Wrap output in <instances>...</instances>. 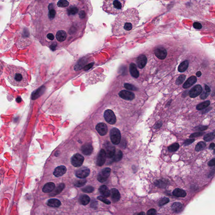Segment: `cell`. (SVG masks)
<instances>
[{
  "label": "cell",
  "mask_w": 215,
  "mask_h": 215,
  "mask_svg": "<svg viewBox=\"0 0 215 215\" xmlns=\"http://www.w3.org/2000/svg\"><path fill=\"white\" fill-rule=\"evenodd\" d=\"M110 138L113 144L118 145L121 140V134L119 130L117 128H113L110 132Z\"/></svg>",
  "instance_id": "5b68a950"
},
{
  "label": "cell",
  "mask_w": 215,
  "mask_h": 215,
  "mask_svg": "<svg viewBox=\"0 0 215 215\" xmlns=\"http://www.w3.org/2000/svg\"><path fill=\"white\" fill-rule=\"evenodd\" d=\"M215 170H213L212 171H211V172L210 173V174L208 175L209 177H211L212 176H213L214 173H215Z\"/></svg>",
  "instance_id": "f907efd6"
},
{
  "label": "cell",
  "mask_w": 215,
  "mask_h": 215,
  "mask_svg": "<svg viewBox=\"0 0 215 215\" xmlns=\"http://www.w3.org/2000/svg\"><path fill=\"white\" fill-rule=\"evenodd\" d=\"M202 87L200 85H196L193 87L189 92V95L191 98H195L198 96L202 93Z\"/></svg>",
  "instance_id": "8fae6325"
},
{
  "label": "cell",
  "mask_w": 215,
  "mask_h": 215,
  "mask_svg": "<svg viewBox=\"0 0 215 215\" xmlns=\"http://www.w3.org/2000/svg\"><path fill=\"white\" fill-rule=\"evenodd\" d=\"M96 129L101 136H104L107 134L108 129L106 124L104 123H100L96 126Z\"/></svg>",
  "instance_id": "5bb4252c"
},
{
  "label": "cell",
  "mask_w": 215,
  "mask_h": 215,
  "mask_svg": "<svg viewBox=\"0 0 215 215\" xmlns=\"http://www.w3.org/2000/svg\"><path fill=\"white\" fill-rule=\"evenodd\" d=\"M189 62L188 60H185L180 64L178 68V70L179 72H183L187 69L189 67Z\"/></svg>",
  "instance_id": "4316f807"
},
{
  "label": "cell",
  "mask_w": 215,
  "mask_h": 215,
  "mask_svg": "<svg viewBox=\"0 0 215 215\" xmlns=\"http://www.w3.org/2000/svg\"><path fill=\"white\" fill-rule=\"evenodd\" d=\"M111 198L112 200L114 202H116L120 199L121 197L119 191L115 188L111 189Z\"/></svg>",
  "instance_id": "ffe728a7"
},
{
  "label": "cell",
  "mask_w": 215,
  "mask_h": 215,
  "mask_svg": "<svg viewBox=\"0 0 215 215\" xmlns=\"http://www.w3.org/2000/svg\"><path fill=\"white\" fill-rule=\"evenodd\" d=\"M147 62V59L144 55H140L137 59V63L138 68L143 69L145 66Z\"/></svg>",
  "instance_id": "2e32d148"
},
{
  "label": "cell",
  "mask_w": 215,
  "mask_h": 215,
  "mask_svg": "<svg viewBox=\"0 0 215 215\" xmlns=\"http://www.w3.org/2000/svg\"><path fill=\"white\" fill-rule=\"evenodd\" d=\"M215 144L214 143H212L210 144V146H209V149H211V150H212V149H213L215 148Z\"/></svg>",
  "instance_id": "681fc988"
},
{
  "label": "cell",
  "mask_w": 215,
  "mask_h": 215,
  "mask_svg": "<svg viewBox=\"0 0 215 215\" xmlns=\"http://www.w3.org/2000/svg\"><path fill=\"white\" fill-rule=\"evenodd\" d=\"M201 75H202V73L200 71H198L196 73V76L198 77H200Z\"/></svg>",
  "instance_id": "816d5d0a"
},
{
  "label": "cell",
  "mask_w": 215,
  "mask_h": 215,
  "mask_svg": "<svg viewBox=\"0 0 215 215\" xmlns=\"http://www.w3.org/2000/svg\"><path fill=\"white\" fill-rule=\"evenodd\" d=\"M106 157H107V155H106L105 150L104 149H101L100 150L97 157V165L99 166H101L103 165L106 162Z\"/></svg>",
  "instance_id": "30bf717a"
},
{
  "label": "cell",
  "mask_w": 215,
  "mask_h": 215,
  "mask_svg": "<svg viewBox=\"0 0 215 215\" xmlns=\"http://www.w3.org/2000/svg\"><path fill=\"white\" fill-rule=\"evenodd\" d=\"M210 87H209L207 85H205V90L203 91L202 92V94H201L200 96V98L202 100L206 99V98H207V97L208 96V95L210 94Z\"/></svg>",
  "instance_id": "f1b7e54d"
},
{
  "label": "cell",
  "mask_w": 215,
  "mask_h": 215,
  "mask_svg": "<svg viewBox=\"0 0 215 215\" xmlns=\"http://www.w3.org/2000/svg\"><path fill=\"white\" fill-rule=\"evenodd\" d=\"M104 117L106 121L110 124H114L116 122V116L111 110L108 109L105 111Z\"/></svg>",
  "instance_id": "8992f818"
},
{
  "label": "cell",
  "mask_w": 215,
  "mask_h": 215,
  "mask_svg": "<svg viewBox=\"0 0 215 215\" xmlns=\"http://www.w3.org/2000/svg\"><path fill=\"white\" fill-rule=\"evenodd\" d=\"M129 72L133 77L137 78L139 76V72L137 69L136 66L134 63H131L129 65Z\"/></svg>",
  "instance_id": "44dd1931"
},
{
  "label": "cell",
  "mask_w": 215,
  "mask_h": 215,
  "mask_svg": "<svg viewBox=\"0 0 215 215\" xmlns=\"http://www.w3.org/2000/svg\"><path fill=\"white\" fill-rule=\"evenodd\" d=\"M145 212H140L138 214V215H145Z\"/></svg>",
  "instance_id": "db71d44e"
},
{
  "label": "cell",
  "mask_w": 215,
  "mask_h": 215,
  "mask_svg": "<svg viewBox=\"0 0 215 215\" xmlns=\"http://www.w3.org/2000/svg\"><path fill=\"white\" fill-rule=\"evenodd\" d=\"M162 124H160V123H159L158 124H157L156 125V128H160V126H161Z\"/></svg>",
  "instance_id": "f5cc1de1"
},
{
  "label": "cell",
  "mask_w": 215,
  "mask_h": 215,
  "mask_svg": "<svg viewBox=\"0 0 215 215\" xmlns=\"http://www.w3.org/2000/svg\"><path fill=\"white\" fill-rule=\"evenodd\" d=\"M156 213V210L154 209H151L147 211V214L148 215H155Z\"/></svg>",
  "instance_id": "7dc6e473"
},
{
  "label": "cell",
  "mask_w": 215,
  "mask_h": 215,
  "mask_svg": "<svg viewBox=\"0 0 215 215\" xmlns=\"http://www.w3.org/2000/svg\"><path fill=\"white\" fill-rule=\"evenodd\" d=\"M100 194L105 197H108L111 195V192L108 187L106 185H102L99 189Z\"/></svg>",
  "instance_id": "603a6c76"
},
{
  "label": "cell",
  "mask_w": 215,
  "mask_h": 215,
  "mask_svg": "<svg viewBox=\"0 0 215 215\" xmlns=\"http://www.w3.org/2000/svg\"><path fill=\"white\" fill-rule=\"evenodd\" d=\"M126 0H104L102 9L106 13L116 15L122 12Z\"/></svg>",
  "instance_id": "277c9868"
},
{
  "label": "cell",
  "mask_w": 215,
  "mask_h": 215,
  "mask_svg": "<svg viewBox=\"0 0 215 215\" xmlns=\"http://www.w3.org/2000/svg\"><path fill=\"white\" fill-rule=\"evenodd\" d=\"M97 199H98V200H99L102 201V202H104L107 205H109V204H110L111 203V202H110L109 200L107 199L106 198H105V197H103V196H98V197H97Z\"/></svg>",
  "instance_id": "b9f144b4"
},
{
  "label": "cell",
  "mask_w": 215,
  "mask_h": 215,
  "mask_svg": "<svg viewBox=\"0 0 215 215\" xmlns=\"http://www.w3.org/2000/svg\"><path fill=\"white\" fill-rule=\"evenodd\" d=\"M207 164H208V165L210 166H215V158H214L210 160Z\"/></svg>",
  "instance_id": "c3c4849f"
},
{
  "label": "cell",
  "mask_w": 215,
  "mask_h": 215,
  "mask_svg": "<svg viewBox=\"0 0 215 215\" xmlns=\"http://www.w3.org/2000/svg\"><path fill=\"white\" fill-rule=\"evenodd\" d=\"M197 77L194 76H192L190 77H189L188 79L186 80L184 85H183V87L184 89H187L189 87H190L192 85H194L196 82H197Z\"/></svg>",
  "instance_id": "ac0fdd59"
},
{
  "label": "cell",
  "mask_w": 215,
  "mask_h": 215,
  "mask_svg": "<svg viewBox=\"0 0 215 215\" xmlns=\"http://www.w3.org/2000/svg\"><path fill=\"white\" fill-rule=\"evenodd\" d=\"M67 168L64 166H59L56 167L54 170V174L56 177H59L66 173L67 171Z\"/></svg>",
  "instance_id": "e0dca14e"
},
{
  "label": "cell",
  "mask_w": 215,
  "mask_h": 215,
  "mask_svg": "<svg viewBox=\"0 0 215 215\" xmlns=\"http://www.w3.org/2000/svg\"><path fill=\"white\" fill-rule=\"evenodd\" d=\"M215 138V132H211L206 134L204 137L203 139L205 141L210 142Z\"/></svg>",
  "instance_id": "d6a6232c"
},
{
  "label": "cell",
  "mask_w": 215,
  "mask_h": 215,
  "mask_svg": "<svg viewBox=\"0 0 215 215\" xmlns=\"http://www.w3.org/2000/svg\"><path fill=\"white\" fill-rule=\"evenodd\" d=\"M55 188V184L53 182H48L43 186V191L44 193H50L54 190Z\"/></svg>",
  "instance_id": "7402d4cb"
},
{
  "label": "cell",
  "mask_w": 215,
  "mask_h": 215,
  "mask_svg": "<svg viewBox=\"0 0 215 215\" xmlns=\"http://www.w3.org/2000/svg\"><path fill=\"white\" fill-rule=\"evenodd\" d=\"M204 132H197L196 133H193L192 134H191L189 137L190 138H194V137H200L203 134H204Z\"/></svg>",
  "instance_id": "7bdbcfd3"
},
{
  "label": "cell",
  "mask_w": 215,
  "mask_h": 215,
  "mask_svg": "<svg viewBox=\"0 0 215 215\" xmlns=\"http://www.w3.org/2000/svg\"><path fill=\"white\" fill-rule=\"evenodd\" d=\"M48 206L53 207H59L61 205L60 201L57 199H51L48 200L47 202Z\"/></svg>",
  "instance_id": "484cf974"
},
{
  "label": "cell",
  "mask_w": 215,
  "mask_h": 215,
  "mask_svg": "<svg viewBox=\"0 0 215 215\" xmlns=\"http://www.w3.org/2000/svg\"><path fill=\"white\" fill-rule=\"evenodd\" d=\"M90 170L87 168H83L78 170L76 173V176L81 179H85L89 176Z\"/></svg>",
  "instance_id": "9a60e30c"
},
{
  "label": "cell",
  "mask_w": 215,
  "mask_h": 215,
  "mask_svg": "<svg viewBox=\"0 0 215 215\" xmlns=\"http://www.w3.org/2000/svg\"><path fill=\"white\" fill-rule=\"evenodd\" d=\"M208 128L207 126H197L195 128V130L198 131H205Z\"/></svg>",
  "instance_id": "ee69618b"
},
{
  "label": "cell",
  "mask_w": 215,
  "mask_h": 215,
  "mask_svg": "<svg viewBox=\"0 0 215 215\" xmlns=\"http://www.w3.org/2000/svg\"><path fill=\"white\" fill-rule=\"evenodd\" d=\"M194 141V139H188L184 141V145L185 146L190 145Z\"/></svg>",
  "instance_id": "bcb514c9"
},
{
  "label": "cell",
  "mask_w": 215,
  "mask_h": 215,
  "mask_svg": "<svg viewBox=\"0 0 215 215\" xmlns=\"http://www.w3.org/2000/svg\"><path fill=\"white\" fill-rule=\"evenodd\" d=\"M124 87L128 90H132V91H136L137 90V87L130 84L125 83L124 85Z\"/></svg>",
  "instance_id": "74e56055"
},
{
  "label": "cell",
  "mask_w": 215,
  "mask_h": 215,
  "mask_svg": "<svg viewBox=\"0 0 215 215\" xmlns=\"http://www.w3.org/2000/svg\"><path fill=\"white\" fill-rule=\"evenodd\" d=\"M155 56L160 59H164L167 56V51L166 48L162 46H158L154 50Z\"/></svg>",
  "instance_id": "9c48e42d"
},
{
  "label": "cell",
  "mask_w": 215,
  "mask_h": 215,
  "mask_svg": "<svg viewBox=\"0 0 215 215\" xmlns=\"http://www.w3.org/2000/svg\"><path fill=\"white\" fill-rule=\"evenodd\" d=\"M35 10V37L53 51L81 37L93 12L90 0H39Z\"/></svg>",
  "instance_id": "6da1fadb"
},
{
  "label": "cell",
  "mask_w": 215,
  "mask_h": 215,
  "mask_svg": "<svg viewBox=\"0 0 215 215\" xmlns=\"http://www.w3.org/2000/svg\"><path fill=\"white\" fill-rule=\"evenodd\" d=\"M171 209L174 212L178 213L182 210L183 205L179 202H175L171 206Z\"/></svg>",
  "instance_id": "cb8c5ba5"
},
{
  "label": "cell",
  "mask_w": 215,
  "mask_h": 215,
  "mask_svg": "<svg viewBox=\"0 0 215 215\" xmlns=\"http://www.w3.org/2000/svg\"><path fill=\"white\" fill-rule=\"evenodd\" d=\"M155 185L158 187L164 188L166 186V183L165 182L161 181V180H158L157 181L155 182Z\"/></svg>",
  "instance_id": "ab89813d"
},
{
  "label": "cell",
  "mask_w": 215,
  "mask_h": 215,
  "mask_svg": "<svg viewBox=\"0 0 215 215\" xmlns=\"http://www.w3.org/2000/svg\"><path fill=\"white\" fill-rule=\"evenodd\" d=\"M119 95L121 98L126 100H132L135 98V95L134 93L126 90L120 91Z\"/></svg>",
  "instance_id": "7c38bea8"
},
{
  "label": "cell",
  "mask_w": 215,
  "mask_h": 215,
  "mask_svg": "<svg viewBox=\"0 0 215 215\" xmlns=\"http://www.w3.org/2000/svg\"><path fill=\"white\" fill-rule=\"evenodd\" d=\"M80 202L81 204L86 205L89 203V202H90V198L87 195L83 194L80 197Z\"/></svg>",
  "instance_id": "f546056e"
},
{
  "label": "cell",
  "mask_w": 215,
  "mask_h": 215,
  "mask_svg": "<svg viewBox=\"0 0 215 215\" xmlns=\"http://www.w3.org/2000/svg\"><path fill=\"white\" fill-rule=\"evenodd\" d=\"M111 171V168H105L102 170L98 174V181L101 183L106 181L109 177Z\"/></svg>",
  "instance_id": "52a82bcc"
},
{
  "label": "cell",
  "mask_w": 215,
  "mask_h": 215,
  "mask_svg": "<svg viewBox=\"0 0 215 215\" xmlns=\"http://www.w3.org/2000/svg\"><path fill=\"white\" fill-rule=\"evenodd\" d=\"M173 194L176 197H184L186 196V192L183 189L179 188H176L173 192Z\"/></svg>",
  "instance_id": "d4e9b609"
},
{
  "label": "cell",
  "mask_w": 215,
  "mask_h": 215,
  "mask_svg": "<svg viewBox=\"0 0 215 215\" xmlns=\"http://www.w3.org/2000/svg\"><path fill=\"white\" fill-rule=\"evenodd\" d=\"M193 27L196 29L197 30H200L202 29V25H201L200 23H199V22H194V23L193 24Z\"/></svg>",
  "instance_id": "f6af8a7d"
},
{
  "label": "cell",
  "mask_w": 215,
  "mask_h": 215,
  "mask_svg": "<svg viewBox=\"0 0 215 215\" xmlns=\"http://www.w3.org/2000/svg\"><path fill=\"white\" fill-rule=\"evenodd\" d=\"M138 10L135 8H129L119 14L112 25V32L117 36L130 33L135 29L140 22Z\"/></svg>",
  "instance_id": "7a4b0ae2"
},
{
  "label": "cell",
  "mask_w": 215,
  "mask_h": 215,
  "mask_svg": "<svg viewBox=\"0 0 215 215\" xmlns=\"http://www.w3.org/2000/svg\"><path fill=\"white\" fill-rule=\"evenodd\" d=\"M179 147V145L178 143H175L171 145V146L168 147V150L171 152H175L177 151Z\"/></svg>",
  "instance_id": "d590c367"
},
{
  "label": "cell",
  "mask_w": 215,
  "mask_h": 215,
  "mask_svg": "<svg viewBox=\"0 0 215 215\" xmlns=\"http://www.w3.org/2000/svg\"><path fill=\"white\" fill-rule=\"evenodd\" d=\"M206 143L205 142L202 141L199 142L196 145V151L198 152L202 150L206 147Z\"/></svg>",
  "instance_id": "836d02e7"
},
{
  "label": "cell",
  "mask_w": 215,
  "mask_h": 215,
  "mask_svg": "<svg viewBox=\"0 0 215 215\" xmlns=\"http://www.w3.org/2000/svg\"><path fill=\"white\" fill-rule=\"evenodd\" d=\"M213 153H214V154H215V150H214Z\"/></svg>",
  "instance_id": "11a10c76"
},
{
  "label": "cell",
  "mask_w": 215,
  "mask_h": 215,
  "mask_svg": "<svg viewBox=\"0 0 215 215\" xmlns=\"http://www.w3.org/2000/svg\"><path fill=\"white\" fill-rule=\"evenodd\" d=\"M82 153L85 155H90L93 151V147L90 144H85L82 147Z\"/></svg>",
  "instance_id": "d6986e66"
},
{
  "label": "cell",
  "mask_w": 215,
  "mask_h": 215,
  "mask_svg": "<svg viewBox=\"0 0 215 215\" xmlns=\"http://www.w3.org/2000/svg\"><path fill=\"white\" fill-rule=\"evenodd\" d=\"M82 190L83 192L86 193H91L94 190V188L93 186H88L82 189Z\"/></svg>",
  "instance_id": "f35d334b"
},
{
  "label": "cell",
  "mask_w": 215,
  "mask_h": 215,
  "mask_svg": "<svg viewBox=\"0 0 215 215\" xmlns=\"http://www.w3.org/2000/svg\"><path fill=\"white\" fill-rule=\"evenodd\" d=\"M210 105V101L209 100H206L204 102H202L197 105L196 107V109L197 110H202L208 107Z\"/></svg>",
  "instance_id": "4dcf8cb0"
},
{
  "label": "cell",
  "mask_w": 215,
  "mask_h": 215,
  "mask_svg": "<svg viewBox=\"0 0 215 215\" xmlns=\"http://www.w3.org/2000/svg\"><path fill=\"white\" fill-rule=\"evenodd\" d=\"M6 70L7 80L12 86L24 87L29 85L28 73L24 68L17 66L7 65Z\"/></svg>",
  "instance_id": "3957f363"
},
{
  "label": "cell",
  "mask_w": 215,
  "mask_h": 215,
  "mask_svg": "<svg viewBox=\"0 0 215 215\" xmlns=\"http://www.w3.org/2000/svg\"><path fill=\"white\" fill-rule=\"evenodd\" d=\"M123 154L122 152L120 150H116L114 155L112 158V160L113 162L119 161L122 158Z\"/></svg>",
  "instance_id": "83f0119b"
},
{
  "label": "cell",
  "mask_w": 215,
  "mask_h": 215,
  "mask_svg": "<svg viewBox=\"0 0 215 215\" xmlns=\"http://www.w3.org/2000/svg\"><path fill=\"white\" fill-rule=\"evenodd\" d=\"M65 187V184H61L59 185V186L55 189L54 192L51 193V196H55L56 194H59L63 190V189H64Z\"/></svg>",
  "instance_id": "1f68e13d"
},
{
  "label": "cell",
  "mask_w": 215,
  "mask_h": 215,
  "mask_svg": "<svg viewBox=\"0 0 215 215\" xmlns=\"http://www.w3.org/2000/svg\"><path fill=\"white\" fill-rule=\"evenodd\" d=\"M186 78V76L184 74L179 76L178 78L177 79V80H176V84L178 85H181V84L183 83V82H184Z\"/></svg>",
  "instance_id": "e575fe53"
},
{
  "label": "cell",
  "mask_w": 215,
  "mask_h": 215,
  "mask_svg": "<svg viewBox=\"0 0 215 215\" xmlns=\"http://www.w3.org/2000/svg\"><path fill=\"white\" fill-rule=\"evenodd\" d=\"M169 202V199L167 197L162 198L159 201V205L160 206H163L166 204L168 203Z\"/></svg>",
  "instance_id": "60d3db41"
},
{
  "label": "cell",
  "mask_w": 215,
  "mask_h": 215,
  "mask_svg": "<svg viewBox=\"0 0 215 215\" xmlns=\"http://www.w3.org/2000/svg\"><path fill=\"white\" fill-rule=\"evenodd\" d=\"M105 145L106 152L107 157L109 158H111L114 156L116 152V149L113 145H111L110 143L107 142Z\"/></svg>",
  "instance_id": "4fadbf2b"
},
{
  "label": "cell",
  "mask_w": 215,
  "mask_h": 215,
  "mask_svg": "<svg viewBox=\"0 0 215 215\" xmlns=\"http://www.w3.org/2000/svg\"><path fill=\"white\" fill-rule=\"evenodd\" d=\"M84 158L80 154H76L71 158V163L74 166L79 167L82 165Z\"/></svg>",
  "instance_id": "ba28073f"
},
{
  "label": "cell",
  "mask_w": 215,
  "mask_h": 215,
  "mask_svg": "<svg viewBox=\"0 0 215 215\" xmlns=\"http://www.w3.org/2000/svg\"><path fill=\"white\" fill-rule=\"evenodd\" d=\"M86 180L85 179H82L77 180L74 183V185L77 187H81L86 184Z\"/></svg>",
  "instance_id": "8d00e7d4"
}]
</instances>
